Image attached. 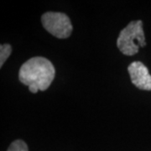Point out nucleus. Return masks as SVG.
<instances>
[{
  "instance_id": "4",
  "label": "nucleus",
  "mask_w": 151,
  "mask_h": 151,
  "mask_svg": "<svg viewBox=\"0 0 151 151\" xmlns=\"http://www.w3.org/2000/svg\"><path fill=\"white\" fill-rule=\"evenodd\" d=\"M128 70L133 84L141 90L151 91V75L148 68L140 61L131 63Z\"/></svg>"
},
{
  "instance_id": "7",
  "label": "nucleus",
  "mask_w": 151,
  "mask_h": 151,
  "mask_svg": "<svg viewBox=\"0 0 151 151\" xmlns=\"http://www.w3.org/2000/svg\"><path fill=\"white\" fill-rule=\"evenodd\" d=\"M29 91L32 93H36L40 90L39 87L37 86H35V85H30V86H29Z\"/></svg>"
},
{
  "instance_id": "3",
  "label": "nucleus",
  "mask_w": 151,
  "mask_h": 151,
  "mask_svg": "<svg viewBox=\"0 0 151 151\" xmlns=\"http://www.w3.org/2000/svg\"><path fill=\"white\" fill-rule=\"evenodd\" d=\"M44 28L55 37L65 39L72 32V25L69 17L63 13L47 12L41 18Z\"/></svg>"
},
{
  "instance_id": "6",
  "label": "nucleus",
  "mask_w": 151,
  "mask_h": 151,
  "mask_svg": "<svg viewBox=\"0 0 151 151\" xmlns=\"http://www.w3.org/2000/svg\"><path fill=\"white\" fill-rule=\"evenodd\" d=\"M8 151H29L27 145L23 140L14 141L9 147Z\"/></svg>"
},
{
  "instance_id": "5",
  "label": "nucleus",
  "mask_w": 151,
  "mask_h": 151,
  "mask_svg": "<svg viewBox=\"0 0 151 151\" xmlns=\"http://www.w3.org/2000/svg\"><path fill=\"white\" fill-rule=\"evenodd\" d=\"M12 52V48L8 44H3L0 46V66L2 67L4 63L8 59Z\"/></svg>"
},
{
  "instance_id": "2",
  "label": "nucleus",
  "mask_w": 151,
  "mask_h": 151,
  "mask_svg": "<svg viewBox=\"0 0 151 151\" xmlns=\"http://www.w3.org/2000/svg\"><path fill=\"white\" fill-rule=\"evenodd\" d=\"M146 45L143 22L141 20L132 21L121 30L119 34L117 46L125 55H134L139 52V47Z\"/></svg>"
},
{
  "instance_id": "1",
  "label": "nucleus",
  "mask_w": 151,
  "mask_h": 151,
  "mask_svg": "<svg viewBox=\"0 0 151 151\" xmlns=\"http://www.w3.org/2000/svg\"><path fill=\"white\" fill-rule=\"evenodd\" d=\"M55 70L52 63L44 57H33L24 62L19 72V79L23 84L35 85L40 91L48 88L54 80Z\"/></svg>"
}]
</instances>
